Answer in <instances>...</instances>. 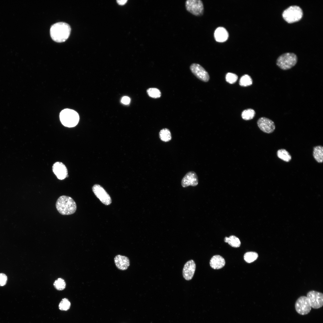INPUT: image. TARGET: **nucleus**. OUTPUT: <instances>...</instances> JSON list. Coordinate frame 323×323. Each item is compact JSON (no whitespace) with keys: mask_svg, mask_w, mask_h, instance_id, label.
<instances>
[{"mask_svg":"<svg viewBox=\"0 0 323 323\" xmlns=\"http://www.w3.org/2000/svg\"><path fill=\"white\" fill-rule=\"evenodd\" d=\"M297 60L296 55L294 53H286L278 57L276 64L281 69L286 70L294 66L297 63Z\"/></svg>","mask_w":323,"mask_h":323,"instance_id":"4","label":"nucleus"},{"mask_svg":"<svg viewBox=\"0 0 323 323\" xmlns=\"http://www.w3.org/2000/svg\"><path fill=\"white\" fill-rule=\"evenodd\" d=\"M7 275L3 273H0V286H3L7 283Z\"/></svg>","mask_w":323,"mask_h":323,"instance_id":"29","label":"nucleus"},{"mask_svg":"<svg viewBox=\"0 0 323 323\" xmlns=\"http://www.w3.org/2000/svg\"><path fill=\"white\" fill-rule=\"evenodd\" d=\"M257 124L262 131L267 133L272 132L275 128L274 122L271 120L265 117L260 118L257 121Z\"/></svg>","mask_w":323,"mask_h":323,"instance_id":"11","label":"nucleus"},{"mask_svg":"<svg viewBox=\"0 0 323 323\" xmlns=\"http://www.w3.org/2000/svg\"><path fill=\"white\" fill-rule=\"evenodd\" d=\"M214 36L217 41L223 42L228 39V34L225 28L222 27H219L215 30L214 33Z\"/></svg>","mask_w":323,"mask_h":323,"instance_id":"16","label":"nucleus"},{"mask_svg":"<svg viewBox=\"0 0 323 323\" xmlns=\"http://www.w3.org/2000/svg\"><path fill=\"white\" fill-rule=\"evenodd\" d=\"M121 101L123 104H128L130 102V99L129 97L127 96H124L122 98Z\"/></svg>","mask_w":323,"mask_h":323,"instance_id":"30","label":"nucleus"},{"mask_svg":"<svg viewBox=\"0 0 323 323\" xmlns=\"http://www.w3.org/2000/svg\"><path fill=\"white\" fill-rule=\"evenodd\" d=\"M60 117L62 124L68 127L75 126L79 120L77 113L73 110L68 109L62 110L60 113Z\"/></svg>","mask_w":323,"mask_h":323,"instance_id":"3","label":"nucleus"},{"mask_svg":"<svg viewBox=\"0 0 323 323\" xmlns=\"http://www.w3.org/2000/svg\"><path fill=\"white\" fill-rule=\"evenodd\" d=\"M224 241L227 243L231 246L237 248L240 246L241 243L239 239L234 235H231L228 237H226Z\"/></svg>","mask_w":323,"mask_h":323,"instance_id":"21","label":"nucleus"},{"mask_svg":"<svg viewBox=\"0 0 323 323\" xmlns=\"http://www.w3.org/2000/svg\"><path fill=\"white\" fill-rule=\"evenodd\" d=\"M196 268L195 263L192 260H188L185 263L183 269L182 275L186 280L189 281L192 278Z\"/></svg>","mask_w":323,"mask_h":323,"instance_id":"13","label":"nucleus"},{"mask_svg":"<svg viewBox=\"0 0 323 323\" xmlns=\"http://www.w3.org/2000/svg\"><path fill=\"white\" fill-rule=\"evenodd\" d=\"M239 85L242 86H247L251 85L252 80L250 76L246 74L242 76L240 79Z\"/></svg>","mask_w":323,"mask_h":323,"instance_id":"24","label":"nucleus"},{"mask_svg":"<svg viewBox=\"0 0 323 323\" xmlns=\"http://www.w3.org/2000/svg\"><path fill=\"white\" fill-rule=\"evenodd\" d=\"M258 257V253L253 252H247L245 254L244 256V260L249 263L253 262L256 260Z\"/></svg>","mask_w":323,"mask_h":323,"instance_id":"23","label":"nucleus"},{"mask_svg":"<svg viewBox=\"0 0 323 323\" xmlns=\"http://www.w3.org/2000/svg\"><path fill=\"white\" fill-rule=\"evenodd\" d=\"M55 288L59 291L64 290L66 287V283L64 279L59 278L56 280L54 283Z\"/></svg>","mask_w":323,"mask_h":323,"instance_id":"25","label":"nucleus"},{"mask_svg":"<svg viewBox=\"0 0 323 323\" xmlns=\"http://www.w3.org/2000/svg\"><path fill=\"white\" fill-rule=\"evenodd\" d=\"M313 156L315 160L319 163L323 161V147L319 145L314 147L313 148Z\"/></svg>","mask_w":323,"mask_h":323,"instance_id":"18","label":"nucleus"},{"mask_svg":"<svg viewBox=\"0 0 323 323\" xmlns=\"http://www.w3.org/2000/svg\"><path fill=\"white\" fill-rule=\"evenodd\" d=\"M52 170L54 173L59 179L63 180L67 177V168L62 162H57L55 163L53 166Z\"/></svg>","mask_w":323,"mask_h":323,"instance_id":"14","label":"nucleus"},{"mask_svg":"<svg viewBox=\"0 0 323 323\" xmlns=\"http://www.w3.org/2000/svg\"><path fill=\"white\" fill-rule=\"evenodd\" d=\"M159 135L161 140L164 142H168L172 139L170 132L167 128H164L162 129L159 132Z\"/></svg>","mask_w":323,"mask_h":323,"instance_id":"20","label":"nucleus"},{"mask_svg":"<svg viewBox=\"0 0 323 323\" xmlns=\"http://www.w3.org/2000/svg\"><path fill=\"white\" fill-rule=\"evenodd\" d=\"M56 207L58 212L63 215H69L74 213L77 209L76 203L69 196L63 195L57 199Z\"/></svg>","mask_w":323,"mask_h":323,"instance_id":"2","label":"nucleus"},{"mask_svg":"<svg viewBox=\"0 0 323 323\" xmlns=\"http://www.w3.org/2000/svg\"><path fill=\"white\" fill-rule=\"evenodd\" d=\"M303 15L302 9L297 5L290 6L285 10L282 14L283 18L289 23L298 21L301 19Z\"/></svg>","mask_w":323,"mask_h":323,"instance_id":"5","label":"nucleus"},{"mask_svg":"<svg viewBox=\"0 0 323 323\" xmlns=\"http://www.w3.org/2000/svg\"><path fill=\"white\" fill-rule=\"evenodd\" d=\"M114 262L117 267L121 270H126L129 265L128 258L124 256L117 255L114 258Z\"/></svg>","mask_w":323,"mask_h":323,"instance_id":"15","label":"nucleus"},{"mask_svg":"<svg viewBox=\"0 0 323 323\" xmlns=\"http://www.w3.org/2000/svg\"><path fill=\"white\" fill-rule=\"evenodd\" d=\"M295 308L299 314L304 315L308 314L310 311L311 307L307 297L301 296L298 298L295 304Z\"/></svg>","mask_w":323,"mask_h":323,"instance_id":"7","label":"nucleus"},{"mask_svg":"<svg viewBox=\"0 0 323 323\" xmlns=\"http://www.w3.org/2000/svg\"><path fill=\"white\" fill-rule=\"evenodd\" d=\"M238 76L235 74L232 73H228L226 76V81L230 84L235 83L238 79Z\"/></svg>","mask_w":323,"mask_h":323,"instance_id":"28","label":"nucleus"},{"mask_svg":"<svg viewBox=\"0 0 323 323\" xmlns=\"http://www.w3.org/2000/svg\"><path fill=\"white\" fill-rule=\"evenodd\" d=\"M117 1L118 4L120 5L124 4L127 1V0H118Z\"/></svg>","mask_w":323,"mask_h":323,"instance_id":"31","label":"nucleus"},{"mask_svg":"<svg viewBox=\"0 0 323 323\" xmlns=\"http://www.w3.org/2000/svg\"><path fill=\"white\" fill-rule=\"evenodd\" d=\"M190 68L191 72L199 79L205 82H207L209 80L210 77L208 73L199 64L192 63Z\"/></svg>","mask_w":323,"mask_h":323,"instance_id":"10","label":"nucleus"},{"mask_svg":"<svg viewBox=\"0 0 323 323\" xmlns=\"http://www.w3.org/2000/svg\"><path fill=\"white\" fill-rule=\"evenodd\" d=\"M93 192L96 197L103 204L110 205L112 202L111 198L104 189L100 185L96 184L92 188Z\"/></svg>","mask_w":323,"mask_h":323,"instance_id":"9","label":"nucleus"},{"mask_svg":"<svg viewBox=\"0 0 323 323\" xmlns=\"http://www.w3.org/2000/svg\"><path fill=\"white\" fill-rule=\"evenodd\" d=\"M147 92L148 95L152 98H157L161 96L160 91L156 88H150L147 89Z\"/></svg>","mask_w":323,"mask_h":323,"instance_id":"26","label":"nucleus"},{"mask_svg":"<svg viewBox=\"0 0 323 323\" xmlns=\"http://www.w3.org/2000/svg\"><path fill=\"white\" fill-rule=\"evenodd\" d=\"M311 307L314 309L319 308L323 305V294L314 290L309 291L306 296Z\"/></svg>","mask_w":323,"mask_h":323,"instance_id":"8","label":"nucleus"},{"mask_svg":"<svg viewBox=\"0 0 323 323\" xmlns=\"http://www.w3.org/2000/svg\"><path fill=\"white\" fill-rule=\"evenodd\" d=\"M71 303L68 300L65 298H63L60 302L59 307V309L63 311H67L70 308Z\"/></svg>","mask_w":323,"mask_h":323,"instance_id":"27","label":"nucleus"},{"mask_svg":"<svg viewBox=\"0 0 323 323\" xmlns=\"http://www.w3.org/2000/svg\"><path fill=\"white\" fill-rule=\"evenodd\" d=\"M255 112L252 109H248L243 110L241 114L242 118L245 120H249L252 119L255 117Z\"/></svg>","mask_w":323,"mask_h":323,"instance_id":"22","label":"nucleus"},{"mask_svg":"<svg viewBox=\"0 0 323 323\" xmlns=\"http://www.w3.org/2000/svg\"><path fill=\"white\" fill-rule=\"evenodd\" d=\"M185 4L186 10L193 15L200 16L203 13V4L200 0H187Z\"/></svg>","mask_w":323,"mask_h":323,"instance_id":"6","label":"nucleus"},{"mask_svg":"<svg viewBox=\"0 0 323 323\" xmlns=\"http://www.w3.org/2000/svg\"><path fill=\"white\" fill-rule=\"evenodd\" d=\"M71 28L68 24L63 22H59L53 25L50 29V36L52 39L57 42L65 41L69 37Z\"/></svg>","mask_w":323,"mask_h":323,"instance_id":"1","label":"nucleus"},{"mask_svg":"<svg viewBox=\"0 0 323 323\" xmlns=\"http://www.w3.org/2000/svg\"><path fill=\"white\" fill-rule=\"evenodd\" d=\"M277 154L278 158L286 162H289L292 159L290 153L285 149L278 150L277 151Z\"/></svg>","mask_w":323,"mask_h":323,"instance_id":"19","label":"nucleus"},{"mask_svg":"<svg viewBox=\"0 0 323 323\" xmlns=\"http://www.w3.org/2000/svg\"><path fill=\"white\" fill-rule=\"evenodd\" d=\"M210 264L211 267L214 269H219L223 268L225 264L224 258L221 256L217 255L211 259Z\"/></svg>","mask_w":323,"mask_h":323,"instance_id":"17","label":"nucleus"},{"mask_svg":"<svg viewBox=\"0 0 323 323\" xmlns=\"http://www.w3.org/2000/svg\"><path fill=\"white\" fill-rule=\"evenodd\" d=\"M198 183V179L196 174L194 171L188 172L184 176L181 181V185L183 188L189 186H196Z\"/></svg>","mask_w":323,"mask_h":323,"instance_id":"12","label":"nucleus"}]
</instances>
